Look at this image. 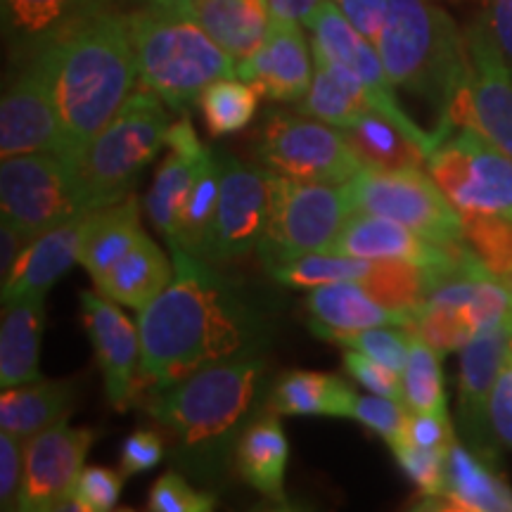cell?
I'll return each mask as SVG.
<instances>
[{
  "label": "cell",
  "instance_id": "obj_1",
  "mask_svg": "<svg viewBox=\"0 0 512 512\" xmlns=\"http://www.w3.org/2000/svg\"><path fill=\"white\" fill-rule=\"evenodd\" d=\"M174 278L140 311V394H155L197 370L254 356L264 325L254 306L202 256L169 247Z\"/></svg>",
  "mask_w": 512,
  "mask_h": 512
},
{
  "label": "cell",
  "instance_id": "obj_2",
  "mask_svg": "<svg viewBox=\"0 0 512 512\" xmlns=\"http://www.w3.org/2000/svg\"><path fill=\"white\" fill-rule=\"evenodd\" d=\"M264 373V358L245 356L202 368L162 392L147 394L145 411L169 437L176 465L192 477L221 475L245 430L242 422L252 413Z\"/></svg>",
  "mask_w": 512,
  "mask_h": 512
},
{
  "label": "cell",
  "instance_id": "obj_3",
  "mask_svg": "<svg viewBox=\"0 0 512 512\" xmlns=\"http://www.w3.org/2000/svg\"><path fill=\"white\" fill-rule=\"evenodd\" d=\"M43 53L50 62L64 157L76 164L136 86L126 12H102Z\"/></svg>",
  "mask_w": 512,
  "mask_h": 512
},
{
  "label": "cell",
  "instance_id": "obj_4",
  "mask_svg": "<svg viewBox=\"0 0 512 512\" xmlns=\"http://www.w3.org/2000/svg\"><path fill=\"white\" fill-rule=\"evenodd\" d=\"M375 48L396 88L437 112L439 145L470 121V48L451 15L430 0H389Z\"/></svg>",
  "mask_w": 512,
  "mask_h": 512
},
{
  "label": "cell",
  "instance_id": "obj_5",
  "mask_svg": "<svg viewBox=\"0 0 512 512\" xmlns=\"http://www.w3.org/2000/svg\"><path fill=\"white\" fill-rule=\"evenodd\" d=\"M126 17L138 79L169 110L188 112L209 83L238 76V62L176 0L138 5Z\"/></svg>",
  "mask_w": 512,
  "mask_h": 512
},
{
  "label": "cell",
  "instance_id": "obj_6",
  "mask_svg": "<svg viewBox=\"0 0 512 512\" xmlns=\"http://www.w3.org/2000/svg\"><path fill=\"white\" fill-rule=\"evenodd\" d=\"M169 105L147 88L128 95L91 145L76 159V181L88 211L126 200L140 171L166 145Z\"/></svg>",
  "mask_w": 512,
  "mask_h": 512
},
{
  "label": "cell",
  "instance_id": "obj_7",
  "mask_svg": "<svg viewBox=\"0 0 512 512\" xmlns=\"http://www.w3.org/2000/svg\"><path fill=\"white\" fill-rule=\"evenodd\" d=\"M351 214L347 183L297 181L268 171V216L256 252L268 271L325 252Z\"/></svg>",
  "mask_w": 512,
  "mask_h": 512
},
{
  "label": "cell",
  "instance_id": "obj_8",
  "mask_svg": "<svg viewBox=\"0 0 512 512\" xmlns=\"http://www.w3.org/2000/svg\"><path fill=\"white\" fill-rule=\"evenodd\" d=\"M261 166L280 176L344 185L363 169L344 131L306 114L268 112L254 138Z\"/></svg>",
  "mask_w": 512,
  "mask_h": 512
},
{
  "label": "cell",
  "instance_id": "obj_9",
  "mask_svg": "<svg viewBox=\"0 0 512 512\" xmlns=\"http://www.w3.org/2000/svg\"><path fill=\"white\" fill-rule=\"evenodd\" d=\"M347 190L354 211L399 221L439 245L467 242L460 211L422 169L380 171L363 166Z\"/></svg>",
  "mask_w": 512,
  "mask_h": 512
},
{
  "label": "cell",
  "instance_id": "obj_10",
  "mask_svg": "<svg viewBox=\"0 0 512 512\" xmlns=\"http://www.w3.org/2000/svg\"><path fill=\"white\" fill-rule=\"evenodd\" d=\"M0 207L3 219L15 223L27 240L88 211L76 181V164L62 152L3 159Z\"/></svg>",
  "mask_w": 512,
  "mask_h": 512
},
{
  "label": "cell",
  "instance_id": "obj_11",
  "mask_svg": "<svg viewBox=\"0 0 512 512\" xmlns=\"http://www.w3.org/2000/svg\"><path fill=\"white\" fill-rule=\"evenodd\" d=\"M427 169L453 207L465 214L512 216V157L465 126L427 159Z\"/></svg>",
  "mask_w": 512,
  "mask_h": 512
},
{
  "label": "cell",
  "instance_id": "obj_12",
  "mask_svg": "<svg viewBox=\"0 0 512 512\" xmlns=\"http://www.w3.org/2000/svg\"><path fill=\"white\" fill-rule=\"evenodd\" d=\"M306 27L311 29L313 50L325 55L328 60L342 62L344 67L356 72L370 95L373 112H377L380 117L387 119L389 124L399 128L403 136L413 140V143L425 152V157L430 159L432 152L439 147V138L434 136V131H422V128L401 110L394 93L396 86L392 79H389L387 69H384L382 57L377 53L375 43L363 36L332 0H323V3H320V8L313 12L309 22H306Z\"/></svg>",
  "mask_w": 512,
  "mask_h": 512
},
{
  "label": "cell",
  "instance_id": "obj_13",
  "mask_svg": "<svg viewBox=\"0 0 512 512\" xmlns=\"http://www.w3.org/2000/svg\"><path fill=\"white\" fill-rule=\"evenodd\" d=\"M31 152L64 155L46 53L34 55L19 67L0 102V157L10 159Z\"/></svg>",
  "mask_w": 512,
  "mask_h": 512
},
{
  "label": "cell",
  "instance_id": "obj_14",
  "mask_svg": "<svg viewBox=\"0 0 512 512\" xmlns=\"http://www.w3.org/2000/svg\"><path fill=\"white\" fill-rule=\"evenodd\" d=\"M95 437L98 434L88 427H72L62 418L24 441V475L17 510H60L79 482L83 460Z\"/></svg>",
  "mask_w": 512,
  "mask_h": 512
},
{
  "label": "cell",
  "instance_id": "obj_15",
  "mask_svg": "<svg viewBox=\"0 0 512 512\" xmlns=\"http://www.w3.org/2000/svg\"><path fill=\"white\" fill-rule=\"evenodd\" d=\"M219 155V207L204 252L209 264H230L256 247L268 216V169L247 166L240 159Z\"/></svg>",
  "mask_w": 512,
  "mask_h": 512
},
{
  "label": "cell",
  "instance_id": "obj_16",
  "mask_svg": "<svg viewBox=\"0 0 512 512\" xmlns=\"http://www.w3.org/2000/svg\"><path fill=\"white\" fill-rule=\"evenodd\" d=\"M79 299L107 401L114 411H128L140 399V330L105 294L81 292Z\"/></svg>",
  "mask_w": 512,
  "mask_h": 512
},
{
  "label": "cell",
  "instance_id": "obj_17",
  "mask_svg": "<svg viewBox=\"0 0 512 512\" xmlns=\"http://www.w3.org/2000/svg\"><path fill=\"white\" fill-rule=\"evenodd\" d=\"M470 48V121L498 150L512 157V72L486 17L467 31Z\"/></svg>",
  "mask_w": 512,
  "mask_h": 512
},
{
  "label": "cell",
  "instance_id": "obj_18",
  "mask_svg": "<svg viewBox=\"0 0 512 512\" xmlns=\"http://www.w3.org/2000/svg\"><path fill=\"white\" fill-rule=\"evenodd\" d=\"M309 41L302 24L273 22L261 46L238 62V76L261 98L271 102H299L313 81Z\"/></svg>",
  "mask_w": 512,
  "mask_h": 512
},
{
  "label": "cell",
  "instance_id": "obj_19",
  "mask_svg": "<svg viewBox=\"0 0 512 512\" xmlns=\"http://www.w3.org/2000/svg\"><path fill=\"white\" fill-rule=\"evenodd\" d=\"M512 349V335L508 325L479 330L467 342L460 358L458 382V418L465 437L482 456L494 458V441L489 425V396L496 377L501 373L505 358Z\"/></svg>",
  "mask_w": 512,
  "mask_h": 512
},
{
  "label": "cell",
  "instance_id": "obj_20",
  "mask_svg": "<svg viewBox=\"0 0 512 512\" xmlns=\"http://www.w3.org/2000/svg\"><path fill=\"white\" fill-rule=\"evenodd\" d=\"M112 8V0H0L3 38L12 60L24 64Z\"/></svg>",
  "mask_w": 512,
  "mask_h": 512
},
{
  "label": "cell",
  "instance_id": "obj_21",
  "mask_svg": "<svg viewBox=\"0 0 512 512\" xmlns=\"http://www.w3.org/2000/svg\"><path fill=\"white\" fill-rule=\"evenodd\" d=\"M166 147L169 152L145 195V214L152 226L164 235L166 245H176L183 204L188 200L197 171L202 169V164L214 150L200 143L188 114H183L178 121H171L169 131H166Z\"/></svg>",
  "mask_w": 512,
  "mask_h": 512
},
{
  "label": "cell",
  "instance_id": "obj_22",
  "mask_svg": "<svg viewBox=\"0 0 512 512\" xmlns=\"http://www.w3.org/2000/svg\"><path fill=\"white\" fill-rule=\"evenodd\" d=\"M451 249L453 245L422 238L399 221L354 211L325 252L356 259H403L420 268H434L448 261Z\"/></svg>",
  "mask_w": 512,
  "mask_h": 512
},
{
  "label": "cell",
  "instance_id": "obj_23",
  "mask_svg": "<svg viewBox=\"0 0 512 512\" xmlns=\"http://www.w3.org/2000/svg\"><path fill=\"white\" fill-rule=\"evenodd\" d=\"M91 211L36 235L24 245L12 273L3 280V304L29 294H48L64 273L81 259L83 230Z\"/></svg>",
  "mask_w": 512,
  "mask_h": 512
},
{
  "label": "cell",
  "instance_id": "obj_24",
  "mask_svg": "<svg viewBox=\"0 0 512 512\" xmlns=\"http://www.w3.org/2000/svg\"><path fill=\"white\" fill-rule=\"evenodd\" d=\"M306 309L311 313L313 335L328 342L347 332L380 328V325L411 328L415 320L411 311H394L377 302L356 280L313 287L306 294Z\"/></svg>",
  "mask_w": 512,
  "mask_h": 512
},
{
  "label": "cell",
  "instance_id": "obj_25",
  "mask_svg": "<svg viewBox=\"0 0 512 512\" xmlns=\"http://www.w3.org/2000/svg\"><path fill=\"white\" fill-rule=\"evenodd\" d=\"M446 484L441 498H425L432 508L460 512H512V489L491 465L489 456L456 439L446 451Z\"/></svg>",
  "mask_w": 512,
  "mask_h": 512
},
{
  "label": "cell",
  "instance_id": "obj_26",
  "mask_svg": "<svg viewBox=\"0 0 512 512\" xmlns=\"http://www.w3.org/2000/svg\"><path fill=\"white\" fill-rule=\"evenodd\" d=\"M176 5L235 62L252 55L271 27L268 0H176Z\"/></svg>",
  "mask_w": 512,
  "mask_h": 512
},
{
  "label": "cell",
  "instance_id": "obj_27",
  "mask_svg": "<svg viewBox=\"0 0 512 512\" xmlns=\"http://www.w3.org/2000/svg\"><path fill=\"white\" fill-rule=\"evenodd\" d=\"M46 328V294L12 299L3 304L0 323V387L41 380L38 358Z\"/></svg>",
  "mask_w": 512,
  "mask_h": 512
},
{
  "label": "cell",
  "instance_id": "obj_28",
  "mask_svg": "<svg viewBox=\"0 0 512 512\" xmlns=\"http://www.w3.org/2000/svg\"><path fill=\"white\" fill-rule=\"evenodd\" d=\"M235 467L245 484L271 503L285 505V470L290 446L278 415H261L240 432L235 444Z\"/></svg>",
  "mask_w": 512,
  "mask_h": 512
},
{
  "label": "cell",
  "instance_id": "obj_29",
  "mask_svg": "<svg viewBox=\"0 0 512 512\" xmlns=\"http://www.w3.org/2000/svg\"><path fill=\"white\" fill-rule=\"evenodd\" d=\"M171 278H174V261L162 252L155 240L140 233L136 245L100 280H95V287L112 302L143 311L164 292Z\"/></svg>",
  "mask_w": 512,
  "mask_h": 512
},
{
  "label": "cell",
  "instance_id": "obj_30",
  "mask_svg": "<svg viewBox=\"0 0 512 512\" xmlns=\"http://www.w3.org/2000/svg\"><path fill=\"white\" fill-rule=\"evenodd\" d=\"M313 81L309 93L299 100V112L337 128L354 126L363 114L373 112L370 95L356 72L342 62L328 60L313 50Z\"/></svg>",
  "mask_w": 512,
  "mask_h": 512
},
{
  "label": "cell",
  "instance_id": "obj_31",
  "mask_svg": "<svg viewBox=\"0 0 512 512\" xmlns=\"http://www.w3.org/2000/svg\"><path fill=\"white\" fill-rule=\"evenodd\" d=\"M356 392L342 377L311 370H292L278 377L268 396V411L275 415H330L354 418Z\"/></svg>",
  "mask_w": 512,
  "mask_h": 512
},
{
  "label": "cell",
  "instance_id": "obj_32",
  "mask_svg": "<svg viewBox=\"0 0 512 512\" xmlns=\"http://www.w3.org/2000/svg\"><path fill=\"white\" fill-rule=\"evenodd\" d=\"M74 382L36 380L3 389L0 394V427L12 437L27 441L57 420L67 418L74 406Z\"/></svg>",
  "mask_w": 512,
  "mask_h": 512
},
{
  "label": "cell",
  "instance_id": "obj_33",
  "mask_svg": "<svg viewBox=\"0 0 512 512\" xmlns=\"http://www.w3.org/2000/svg\"><path fill=\"white\" fill-rule=\"evenodd\" d=\"M140 233V204L133 195L110 207L91 211L83 230L79 264L91 273L93 283L136 245Z\"/></svg>",
  "mask_w": 512,
  "mask_h": 512
},
{
  "label": "cell",
  "instance_id": "obj_34",
  "mask_svg": "<svg viewBox=\"0 0 512 512\" xmlns=\"http://www.w3.org/2000/svg\"><path fill=\"white\" fill-rule=\"evenodd\" d=\"M342 131L358 162L368 169H422L427 164L425 152L377 112L363 114L354 126Z\"/></svg>",
  "mask_w": 512,
  "mask_h": 512
},
{
  "label": "cell",
  "instance_id": "obj_35",
  "mask_svg": "<svg viewBox=\"0 0 512 512\" xmlns=\"http://www.w3.org/2000/svg\"><path fill=\"white\" fill-rule=\"evenodd\" d=\"M261 95L240 76H226L209 83L197 98L209 136L226 138L245 131L256 117Z\"/></svg>",
  "mask_w": 512,
  "mask_h": 512
},
{
  "label": "cell",
  "instance_id": "obj_36",
  "mask_svg": "<svg viewBox=\"0 0 512 512\" xmlns=\"http://www.w3.org/2000/svg\"><path fill=\"white\" fill-rule=\"evenodd\" d=\"M219 178V155L214 150L207 162L202 164V169L197 171L195 183H192L188 192V200L183 204L181 221H178L176 245L188 249L190 254L202 256V259L204 252H207L211 230H214L216 207H219Z\"/></svg>",
  "mask_w": 512,
  "mask_h": 512
},
{
  "label": "cell",
  "instance_id": "obj_37",
  "mask_svg": "<svg viewBox=\"0 0 512 512\" xmlns=\"http://www.w3.org/2000/svg\"><path fill=\"white\" fill-rule=\"evenodd\" d=\"M403 406L411 413L448 415L441 354L411 332L406 368H403Z\"/></svg>",
  "mask_w": 512,
  "mask_h": 512
},
{
  "label": "cell",
  "instance_id": "obj_38",
  "mask_svg": "<svg viewBox=\"0 0 512 512\" xmlns=\"http://www.w3.org/2000/svg\"><path fill=\"white\" fill-rule=\"evenodd\" d=\"M373 268V259H356V256H342L330 252H313L302 259L287 261L271 268V275L280 285L299 287V290H313V287L342 283V280H356L361 283Z\"/></svg>",
  "mask_w": 512,
  "mask_h": 512
},
{
  "label": "cell",
  "instance_id": "obj_39",
  "mask_svg": "<svg viewBox=\"0 0 512 512\" xmlns=\"http://www.w3.org/2000/svg\"><path fill=\"white\" fill-rule=\"evenodd\" d=\"M370 297L394 311L415 313L425 302V268L403 259H373V268L361 280Z\"/></svg>",
  "mask_w": 512,
  "mask_h": 512
},
{
  "label": "cell",
  "instance_id": "obj_40",
  "mask_svg": "<svg viewBox=\"0 0 512 512\" xmlns=\"http://www.w3.org/2000/svg\"><path fill=\"white\" fill-rule=\"evenodd\" d=\"M465 238L503 283H512V216L465 214Z\"/></svg>",
  "mask_w": 512,
  "mask_h": 512
},
{
  "label": "cell",
  "instance_id": "obj_41",
  "mask_svg": "<svg viewBox=\"0 0 512 512\" xmlns=\"http://www.w3.org/2000/svg\"><path fill=\"white\" fill-rule=\"evenodd\" d=\"M408 330L415 332L432 349H437L441 356L453 354V351H463L467 342L477 335V330L472 328L465 311L441 309V306L430 304H422L415 311V320Z\"/></svg>",
  "mask_w": 512,
  "mask_h": 512
},
{
  "label": "cell",
  "instance_id": "obj_42",
  "mask_svg": "<svg viewBox=\"0 0 512 512\" xmlns=\"http://www.w3.org/2000/svg\"><path fill=\"white\" fill-rule=\"evenodd\" d=\"M332 344L342 349L361 351L382 366L403 373L408 358V347H411V330L396 328V325H380V328H368L358 332H347L332 339Z\"/></svg>",
  "mask_w": 512,
  "mask_h": 512
},
{
  "label": "cell",
  "instance_id": "obj_43",
  "mask_svg": "<svg viewBox=\"0 0 512 512\" xmlns=\"http://www.w3.org/2000/svg\"><path fill=\"white\" fill-rule=\"evenodd\" d=\"M396 463L406 472L408 479L418 486L422 498H441L446 484V451H432V448H420L399 441L392 446Z\"/></svg>",
  "mask_w": 512,
  "mask_h": 512
},
{
  "label": "cell",
  "instance_id": "obj_44",
  "mask_svg": "<svg viewBox=\"0 0 512 512\" xmlns=\"http://www.w3.org/2000/svg\"><path fill=\"white\" fill-rule=\"evenodd\" d=\"M216 508V496L197 491L178 472H166L152 484L147 510L152 512H209Z\"/></svg>",
  "mask_w": 512,
  "mask_h": 512
},
{
  "label": "cell",
  "instance_id": "obj_45",
  "mask_svg": "<svg viewBox=\"0 0 512 512\" xmlns=\"http://www.w3.org/2000/svg\"><path fill=\"white\" fill-rule=\"evenodd\" d=\"M403 403L387 396H358L354 403V420L363 422L368 430H373L377 437H382L389 446L399 444L406 439L408 415L403 411Z\"/></svg>",
  "mask_w": 512,
  "mask_h": 512
},
{
  "label": "cell",
  "instance_id": "obj_46",
  "mask_svg": "<svg viewBox=\"0 0 512 512\" xmlns=\"http://www.w3.org/2000/svg\"><path fill=\"white\" fill-rule=\"evenodd\" d=\"M124 472L110 470V467H83L79 482L72 494L86 512H107L119 503L121 489H124Z\"/></svg>",
  "mask_w": 512,
  "mask_h": 512
},
{
  "label": "cell",
  "instance_id": "obj_47",
  "mask_svg": "<svg viewBox=\"0 0 512 512\" xmlns=\"http://www.w3.org/2000/svg\"><path fill=\"white\" fill-rule=\"evenodd\" d=\"M344 370H347V375L354 377L361 387L370 389L373 394L387 396V399H396L403 403V380L399 377L401 373L382 366L375 358L361 354V351L347 349L344 351Z\"/></svg>",
  "mask_w": 512,
  "mask_h": 512
},
{
  "label": "cell",
  "instance_id": "obj_48",
  "mask_svg": "<svg viewBox=\"0 0 512 512\" xmlns=\"http://www.w3.org/2000/svg\"><path fill=\"white\" fill-rule=\"evenodd\" d=\"M166 456V441L159 430H136L128 434L119 453V470L126 477L140 475L162 463Z\"/></svg>",
  "mask_w": 512,
  "mask_h": 512
},
{
  "label": "cell",
  "instance_id": "obj_49",
  "mask_svg": "<svg viewBox=\"0 0 512 512\" xmlns=\"http://www.w3.org/2000/svg\"><path fill=\"white\" fill-rule=\"evenodd\" d=\"M24 475V446L22 439L12 434H0V508L17 510L19 489Z\"/></svg>",
  "mask_w": 512,
  "mask_h": 512
},
{
  "label": "cell",
  "instance_id": "obj_50",
  "mask_svg": "<svg viewBox=\"0 0 512 512\" xmlns=\"http://www.w3.org/2000/svg\"><path fill=\"white\" fill-rule=\"evenodd\" d=\"M489 425L498 441L512 448V349L489 396Z\"/></svg>",
  "mask_w": 512,
  "mask_h": 512
},
{
  "label": "cell",
  "instance_id": "obj_51",
  "mask_svg": "<svg viewBox=\"0 0 512 512\" xmlns=\"http://www.w3.org/2000/svg\"><path fill=\"white\" fill-rule=\"evenodd\" d=\"M403 441L420 448H432V451H448V446L456 441V434H453L448 415L411 413L408 415L406 439Z\"/></svg>",
  "mask_w": 512,
  "mask_h": 512
},
{
  "label": "cell",
  "instance_id": "obj_52",
  "mask_svg": "<svg viewBox=\"0 0 512 512\" xmlns=\"http://www.w3.org/2000/svg\"><path fill=\"white\" fill-rule=\"evenodd\" d=\"M363 36L375 43L387 19L389 0H332Z\"/></svg>",
  "mask_w": 512,
  "mask_h": 512
},
{
  "label": "cell",
  "instance_id": "obj_53",
  "mask_svg": "<svg viewBox=\"0 0 512 512\" xmlns=\"http://www.w3.org/2000/svg\"><path fill=\"white\" fill-rule=\"evenodd\" d=\"M491 34L501 46L503 55L512 62V0H489V12H486Z\"/></svg>",
  "mask_w": 512,
  "mask_h": 512
},
{
  "label": "cell",
  "instance_id": "obj_54",
  "mask_svg": "<svg viewBox=\"0 0 512 512\" xmlns=\"http://www.w3.org/2000/svg\"><path fill=\"white\" fill-rule=\"evenodd\" d=\"M27 242L29 240L24 238V233L15 223H10L8 219L0 221V275H3V280L12 273V266L17 264Z\"/></svg>",
  "mask_w": 512,
  "mask_h": 512
},
{
  "label": "cell",
  "instance_id": "obj_55",
  "mask_svg": "<svg viewBox=\"0 0 512 512\" xmlns=\"http://www.w3.org/2000/svg\"><path fill=\"white\" fill-rule=\"evenodd\" d=\"M320 3L323 0H268V8H271L273 22H297L306 27Z\"/></svg>",
  "mask_w": 512,
  "mask_h": 512
},
{
  "label": "cell",
  "instance_id": "obj_56",
  "mask_svg": "<svg viewBox=\"0 0 512 512\" xmlns=\"http://www.w3.org/2000/svg\"><path fill=\"white\" fill-rule=\"evenodd\" d=\"M124 3H136V5H145V3H162V0H124Z\"/></svg>",
  "mask_w": 512,
  "mask_h": 512
}]
</instances>
